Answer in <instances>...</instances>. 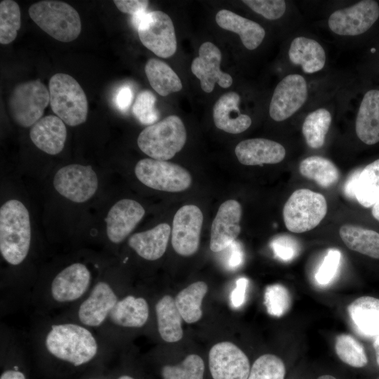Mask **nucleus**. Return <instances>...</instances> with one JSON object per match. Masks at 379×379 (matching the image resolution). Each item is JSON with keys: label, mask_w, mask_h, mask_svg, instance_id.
I'll use <instances>...</instances> for the list:
<instances>
[{"label": "nucleus", "mask_w": 379, "mask_h": 379, "mask_svg": "<svg viewBox=\"0 0 379 379\" xmlns=\"http://www.w3.org/2000/svg\"><path fill=\"white\" fill-rule=\"evenodd\" d=\"M240 96L236 92L223 94L215 102L213 117L215 126L227 133L237 134L245 131L251 125L249 116L241 114Z\"/></svg>", "instance_id": "22"}, {"label": "nucleus", "mask_w": 379, "mask_h": 379, "mask_svg": "<svg viewBox=\"0 0 379 379\" xmlns=\"http://www.w3.org/2000/svg\"><path fill=\"white\" fill-rule=\"evenodd\" d=\"M242 2L268 20L279 19L286 11V2L283 0H244Z\"/></svg>", "instance_id": "41"}, {"label": "nucleus", "mask_w": 379, "mask_h": 379, "mask_svg": "<svg viewBox=\"0 0 379 379\" xmlns=\"http://www.w3.org/2000/svg\"><path fill=\"white\" fill-rule=\"evenodd\" d=\"M264 300L269 314L277 317L286 314L291 303L288 291L281 284L268 286L265 291Z\"/></svg>", "instance_id": "39"}, {"label": "nucleus", "mask_w": 379, "mask_h": 379, "mask_svg": "<svg viewBox=\"0 0 379 379\" xmlns=\"http://www.w3.org/2000/svg\"><path fill=\"white\" fill-rule=\"evenodd\" d=\"M349 317L356 330L366 337L379 335V299L361 296L347 307Z\"/></svg>", "instance_id": "26"}, {"label": "nucleus", "mask_w": 379, "mask_h": 379, "mask_svg": "<svg viewBox=\"0 0 379 379\" xmlns=\"http://www.w3.org/2000/svg\"><path fill=\"white\" fill-rule=\"evenodd\" d=\"M299 171L302 176L315 181L324 188L335 185L340 177L335 165L329 159L319 156L308 157L301 161Z\"/></svg>", "instance_id": "32"}, {"label": "nucleus", "mask_w": 379, "mask_h": 379, "mask_svg": "<svg viewBox=\"0 0 379 379\" xmlns=\"http://www.w3.org/2000/svg\"><path fill=\"white\" fill-rule=\"evenodd\" d=\"M49 103L47 87L40 80H34L21 83L13 88L8 107L14 122L22 127H29L41 119Z\"/></svg>", "instance_id": "9"}, {"label": "nucleus", "mask_w": 379, "mask_h": 379, "mask_svg": "<svg viewBox=\"0 0 379 379\" xmlns=\"http://www.w3.org/2000/svg\"><path fill=\"white\" fill-rule=\"evenodd\" d=\"M335 350L338 358L352 367L362 368L368 363L364 346L350 334L341 333L336 337Z\"/></svg>", "instance_id": "35"}, {"label": "nucleus", "mask_w": 379, "mask_h": 379, "mask_svg": "<svg viewBox=\"0 0 379 379\" xmlns=\"http://www.w3.org/2000/svg\"><path fill=\"white\" fill-rule=\"evenodd\" d=\"M215 21L221 28L239 34L243 45L248 50L258 48L265 36L264 28L258 23L227 9L217 13Z\"/></svg>", "instance_id": "24"}, {"label": "nucleus", "mask_w": 379, "mask_h": 379, "mask_svg": "<svg viewBox=\"0 0 379 379\" xmlns=\"http://www.w3.org/2000/svg\"><path fill=\"white\" fill-rule=\"evenodd\" d=\"M207 291L208 286L205 282L197 281L177 295L175 299V305L185 322L195 323L201 318V302Z\"/></svg>", "instance_id": "31"}, {"label": "nucleus", "mask_w": 379, "mask_h": 379, "mask_svg": "<svg viewBox=\"0 0 379 379\" xmlns=\"http://www.w3.org/2000/svg\"><path fill=\"white\" fill-rule=\"evenodd\" d=\"M326 212V200L321 194L299 189L291 194L284 204L283 218L290 232L302 233L316 227Z\"/></svg>", "instance_id": "8"}, {"label": "nucleus", "mask_w": 379, "mask_h": 379, "mask_svg": "<svg viewBox=\"0 0 379 379\" xmlns=\"http://www.w3.org/2000/svg\"><path fill=\"white\" fill-rule=\"evenodd\" d=\"M354 194L357 201L366 208L379 200V159L360 171Z\"/></svg>", "instance_id": "33"}, {"label": "nucleus", "mask_w": 379, "mask_h": 379, "mask_svg": "<svg viewBox=\"0 0 379 379\" xmlns=\"http://www.w3.org/2000/svg\"><path fill=\"white\" fill-rule=\"evenodd\" d=\"M373 347L375 352L376 362L379 366V335L374 338Z\"/></svg>", "instance_id": "50"}, {"label": "nucleus", "mask_w": 379, "mask_h": 379, "mask_svg": "<svg viewBox=\"0 0 379 379\" xmlns=\"http://www.w3.org/2000/svg\"><path fill=\"white\" fill-rule=\"evenodd\" d=\"M227 248L229 250V257L227 259V267L231 270L239 267L244 260V253L241 244L234 241Z\"/></svg>", "instance_id": "47"}, {"label": "nucleus", "mask_w": 379, "mask_h": 379, "mask_svg": "<svg viewBox=\"0 0 379 379\" xmlns=\"http://www.w3.org/2000/svg\"><path fill=\"white\" fill-rule=\"evenodd\" d=\"M331 119V113L324 108L313 111L306 117L302 132L310 147L319 149L324 145Z\"/></svg>", "instance_id": "34"}, {"label": "nucleus", "mask_w": 379, "mask_h": 379, "mask_svg": "<svg viewBox=\"0 0 379 379\" xmlns=\"http://www.w3.org/2000/svg\"><path fill=\"white\" fill-rule=\"evenodd\" d=\"M341 260V253L335 248L327 251L324 260L318 269L315 279L320 285L329 284L336 274Z\"/></svg>", "instance_id": "42"}, {"label": "nucleus", "mask_w": 379, "mask_h": 379, "mask_svg": "<svg viewBox=\"0 0 379 379\" xmlns=\"http://www.w3.org/2000/svg\"><path fill=\"white\" fill-rule=\"evenodd\" d=\"M204 362L197 354H192L179 364L166 365L161 369L163 379H204Z\"/></svg>", "instance_id": "37"}, {"label": "nucleus", "mask_w": 379, "mask_h": 379, "mask_svg": "<svg viewBox=\"0 0 379 379\" xmlns=\"http://www.w3.org/2000/svg\"><path fill=\"white\" fill-rule=\"evenodd\" d=\"M156 97L148 90L140 91L133 105L132 112L143 124L152 125L159 119V113L155 107Z\"/></svg>", "instance_id": "40"}, {"label": "nucleus", "mask_w": 379, "mask_h": 379, "mask_svg": "<svg viewBox=\"0 0 379 379\" xmlns=\"http://www.w3.org/2000/svg\"><path fill=\"white\" fill-rule=\"evenodd\" d=\"M21 18L19 5L13 0L0 2V43L4 45L13 41L20 28Z\"/></svg>", "instance_id": "36"}, {"label": "nucleus", "mask_w": 379, "mask_h": 379, "mask_svg": "<svg viewBox=\"0 0 379 379\" xmlns=\"http://www.w3.org/2000/svg\"><path fill=\"white\" fill-rule=\"evenodd\" d=\"M133 98V93L131 88L127 85L122 86L115 93V105L120 111L125 112L130 107Z\"/></svg>", "instance_id": "46"}, {"label": "nucleus", "mask_w": 379, "mask_h": 379, "mask_svg": "<svg viewBox=\"0 0 379 379\" xmlns=\"http://www.w3.org/2000/svg\"><path fill=\"white\" fill-rule=\"evenodd\" d=\"M158 332L167 343H175L183 335L182 317L175 305V299L166 295L155 305Z\"/></svg>", "instance_id": "28"}, {"label": "nucleus", "mask_w": 379, "mask_h": 379, "mask_svg": "<svg viewBox=\"0 0 379 379\" xmlns=\"http://www.w3.org/2000/svg\"><path fill=\"white\" fill-rule=\"evenodd\" d=\"M288 56L293 64L300 65L307 74L321 70L326 62L323 47L317 41L304 36H298L292 41Z\"/></svg>", "instance_id": "27"}, {"label": "nucleus", "mask_w": 379, "mask_h": 379, "mask_svg": "<svg viewBox=\"0 0 379 379\" xmlns=\"http://www.w3.org/2000/svg\"><path fill=\"white\" fill-rule=\"evenodd\" d=\"M35 336V348L59 362L81 367L93 361L110 343L94 330L69 319L45 321Z\"/></svg>", "instance_id": "1"}, {"label": "nucleus", "mask_w": 379, "mask_h": 379, "mask_svg": "<svg viewBox=\"0 0 379 379\" xmlns=\"http://www.w3.org/2000/svg\"><path fill=\"white\" fill-rule=\"evenodd\" d=\"M379 17V6L373 0L361 1L331 14L328 24L332 32L343 36H357L366 32Z\"/></svg>", "instance_id": "12"}, {"label": "nucleus", "mask_w": 379, "mask_h": 379, "mask_svg": "<svg viewBox=\"0 0 379 379\" xmlns=\"http://www.w3.org/2000/svg\"><path fill=\"white\" fill-rule=\"evenodd\" d=\"M88 379H98V378H88Z\"/></svg>", "instance_id": "55"}, {"label": "nucleus", "mask_w": 379, "mask_h": 379, "mask_svg": "<svg viewBox=\"0 0 379 379\" xmlns=\"http://www.w3.org/2000/svg\"><path fill=\"white\" fill-rule=\"evenodd\" d=\"M95 282L86 264L72 262L51 279L46 290L39 291L40 299L47 309L71 308L88 295Z\"/></svg>", "instance_id": "3"}, {"label": "nucleus", "mask_w": 379, "mask_h": 379, "mask_svg": "<svg viewBox=\"0 0 379 379\" xmlns=\"http://www.w3.org/2000/svg\"><path fill=\"white\" fill-rule=\"evenodd\" d=\"M142 206L133 199H123L109 210L105 219L108 240L119 244L132 232L145 215Z\"/></svg>", "instance_id": "18"}, {"label": "nucleus", "mask_w": 379, "mask_h": 379, "mask_svg": "<svg viewBox=\"0 0 379 379\" xmlns=\"http://www.w3.org/2000/svg\"><path fill=\"white\" fill-rule=\"evenodd\" d=\"M48 91L52 111L65 124L77 126L86 121L87 97L74 78L64 73L55 74L49 80Z\"/></svg>", "instance_id": "6"}, {"label": "nucleus", "mask_w": 379, "mask_h": 379, "mask_svg": "<svg viewBox=\"0 0 379 379\" xmlns=\"http://www.w3.org/2000/svg\"><path fill=\"white\" fill-rule=\"evenodd\" d=\"M371 51L372 53H374V52L375 51V48H371Z\"/></svg>", "instance_id": "54"}, {"label": "nucleus", "mask_w": 379, "mask_h": 379, "mask_svg": "<svg viewBox=\"0 0 379 379\" xmlns=\"http://www.w3.org/2000/svg\"><path fill=\"white\" fill-rule=\"evenodd\" d=\"M114 3L121 12L132 15L146 11L149 5L147 0H114Z\"/></svg>", "instance_id": "44"}, {"label": "nucleus", "mask_w": 379, "mask_h": 379, "mask_svg": "<svg viewBox=\"0 0 379 379\" xmlns=\"http://www.w3.org/2000/svg\"><path fill=\"white\" fill-rule=\"evenodd\" d=\"M29 15L43 31L62 42L74 41L81 31L79 14L63 1L44 0L33 4Z\"/></svg>", "instance_id": "4"}, {"label": "nucleus", "mask_w": 379, "mask_h": 379, "mask_svg": "<svg viewBox=\"0 0 379 379\" xmlns=\"http://www.w3.org/2000/svg\"><path fill=\"white\" fill-rule=\"evenodd\" d=\"M307 98V82L300 74L286 76L276 86L269 113L276 121H282L295 113Z\"/></svg>", "instance_id": "15"}, {"label": "nucleus", "mask_w": 379, "mask_h": 379, "mask_svg": "<svg viewBox=\"0 0 379 379\" xmlns=\"http://www.w3.org/2000/svg\"><path fill=\"white\" fill-rule=\"evenodd\" d=\"M248 284V280L245 277L237 280L236 286L230 295L231 304L233 307L239 308L244 303Z\"/></svg>", "instance_id": "45"}, {"label": "nucleus", "mask_w": 379, "mask_h": 379, "mask_svg": "<svg viewBox=\"0 0 379 379\" xmlns=\"http://www.w3.org/2000/svg\"><path fill=\"white\" fill-rule=\"evenodd\" d=\"M208 366L213 379H248L251 370L246 354L231 342H220L211 348Z\"/></svg>", "instance_id": "14"}, {"label": "nucleus", "mask_w": 379, "mask_h": 379, "mask_svg": "<svg viewBox=\"0 0 379 379\" xmlns=\"http://www.w3.org/2000/svg\"><path fill=\"white\" fill-rule=\"evenodd\" d=\"M339 234L350 249L368 257L379 259V233L352 225H344Z\"/></svg>", "instance_id": "29"}, {"label": "nucleus", "mask_w": 379, "mask_h": 379, "mask_svg": "<svg viewBox=\"0 0 379 379\" xmlns=\"http://www.w3.org/2000/svg\"><path fill=\"white\" fill-rule=\"evenodd\" d=\"M371 213L379 221V200L372 206Z\"/></svg>", "instance_id": "51"}, {"label": "nucleus", "mask_w": 379, "mask_h": 379, "mask_svg": "<svg viewBox=\"0 0 379 379\" xmlns=\"http://www.w3.org/2000/svg\"><path fill=\"white\" fill-rule=\"evenodd\" d=\"M241 206L236 200L230 199L219 207L211 229L210 249L220 252L235 241L241 232Z\"/></svg>", "instance_id": "19"}, {"label": "nucleus", "mask_w": 379, "mask_h": 379, "mask_svg": "<svg viewBox=\"0 0 379 379\" xmlns=\"http://www.w3.org/2000/svg\"><path fill=\"white\" fill-rule=\"evenodd\" d=\"M29 137L38 149L48 154L55 155L65 147L67 128L58 117L48 115L32 126Z\"/></svg>", "instance_id": "21"}, {"label": "nucleus", "mask_w": 379, "mask_h": 379, "mask_svg": "<svg viewBox=\"0 0 379 379\" xmlns=\"http://www.w3.org/2000/svg\"><path fill=\"white\" fill-rule=\"evenodd\" d=\"M274 255L283 261H289L297 255L296 243L287 236H279L270 244Z\"/></svg>", "instance_id": "43"}, {"label": "nucleus", "mask_w": 379, "mask_h": 379, "mask_svg": "<svg viewBox=\"0 0 379 379\" xmlns=\"http://www.w3.org/2000/svg\"><path fill=\"white\" fill-rule=\"evenodd\" d=\"M360 173V171H354L347 181L345 187V191L346 194L350 198H355L354 191L357 182V177Z\"/></svg>", "instance_id": "49"}, {"label": "nucleus", "mask_w": 379, "mask_h": 379, "mask_svg": "<svg viewBox=\"0 0 379 379\" xmlns=\"http://www.w3.org/2000/svg\"><path fill=\"white\" fill-rule=\"evenodd\" d=\"M0 379H27V377L18 365H13L2 371Z\"/></svg>", "instance_id": "48"}, {"label": "nucleus", "mask_w": 379, "mask_h": 379, "mask_svg": "<svg viewBox=\"0 0 379 379\" xmlns=\"http://www.w3.org/2000/svg\"><path fill=\"white\" fill-rule=\"evenodd\" d=\"M29 213L18 199L6 201L0 208V253L11 266L21 265L31 247Z\"/></svg>", "instance_id": "2"}, {"label": "nucleus", "mask_w": 379, "mask_h": 379, "mask_svg": "<svg viewBox=\"0 0 379 379\" xmlns=\"http://www.w3.org/2000/svg\"><path fill=\"white\" fill-rule=\"evenodd\" d=\"M203 213L195 205H185L175 213L171 230L175 251L182 256L194 254L199 246Z\"/></svg>", "instance_id": "13"}, {"label": "nucleus", "mask_w": 379, "mask_h": 379, "mask_svg": "<svg viewBox=\"0 0 379 379\" xmlns=\"http://www.w3.org/2000/svg\"><path fill=\"white\" fill-rule=\"evenodd\" d=\"M357 137L366 145L379 142V91L371 90L364 95L356 119Z\"/></svg>", "instance_id": "25"}, {"label": "nucleus", "mask_w": 379, "mask_h": 379, "mask_svg": "<svg viewBox=\"0 0 379 379\" xmlns=\"http://www.w3.org/2000/svg\"><path fill=\"white\" fill-rule=\"evenodd\" d=\"M286 368L279 357L265 354L253 364L248 379H284Z\"/></svg>", "instance_id": "38"}, {"label": "nucleus", "mask_w": 379, "mask_h": 379, "mask_svg": "<svg viewBox=\"0 0 379 379\" xmlns=\"http://www.w3.org/2000/svg\"><path fill=\"white\" fill-rule=\"evenodd\" d=\"M117 379H135V378L128 375H120Z\"/></svg>", "instance_id": "53"}, {"label": "nucleus", "mask_w": 379, "mask_h": 379, "mask_svg": "<svg viewBox=\"0 0 379 379\" xmlns=\"http://www.w3.org/2000/svg\"><path fill=\"white\" fill-rule=\"evenodd\" d=\"M149 316V307L145 298L131 294L120 296L100 335L108 342L112 328H139L146 324Z\"/></svg>", "instance_id": "16"}, {"label": "nucleus", "mask_w": 379, "mask_h": 379, "mask_svg": "<svg viewBox=\"0 0 379 379\" xmlns=\"http://www.w3.org/2000/svg\"><path fill=\"white\" fill-rule=\"evenodd\" d=\"M145 72L152 88L160 95L166 96L182 88L180 79L166 62L156 58L147 60Z\"/></svg>", "instance_id": "30"}, {"label": "nucleus", "mask_w": 379, "mask_h": 379, "mask_svg": "<svg viewBox=\"0 0 379 379\" xmlns=\"http://www.w3.org/2000/svg\"><path fill=\"white\" fill-rule=\"evenodd\" d=\"M186 140L182 120L176 115H170L145 128L137 142L140 149L150 158L166 161L182 149Z\"/></svg>", "instance_id": "5"}, {"label": "nucleus", "mask_w": 379, "mask_h": 379, "mask_svg": "<svg viewBox=\"0 0 379 379\" xmlns=\"http://www.w3.org/2000/svg\"><path fill=\"white\" fill-rule=\"evenodd\" d=\"M234 152L239 161L246 166L277 164L286 155L283 145L265 138L242 140L236 146Z\"/></svg>", "instance_id": "20"}, {"label": "nucleus", "mask_w": 379, "mask_h": 379, "mask_svg": "<svg viewBox=\"0 0 379 379\" xmlns=\"http://www.w3.org/2000/svg\"><path fill=\"white\" fill-rule=\"evenodd\" d=\"M171 229L167 223H160L154 227L131 235L128 244L140 258L156 260L166 252Z\"/></svg>", "instance_id": "23"}, {"label": "nucleus", "mask_w": 379, "mask_h": 379, "mask_svg": "<svg viewBox=\"0 0 379 379\" xmlns=\"http://www.w3.org/2000/svg\"><path fill=\"white\" fill-rule=\"evenodd\" d=\"M135 174L142 184L159 191L182 192L192 183L191 175L181 166L152 158L138 161L135 166Z\"/></svg>", "instance_id": "10"}, {"label": "nucleus", "mask_w": 379, "mask_h": 379, "mask_svg": "<svg viewBox=\"0 0 379 379\" xmlns=\"http://www.w3.org/2000/svg\"><path fill=\"white\" fill-rule=\"evenodd\" d=\"M221 59L220 49L214 44L206 41L199 47V56L192 62V72L200 80L201 88L206 93H211L216 83L225 88L232 84V77L220 68Z\"/></svg>", "instance_id": "17"}, {"label": "nucleus", "mask_w": 379, "mask_h": 379, "mask_svg": "<svg viewBox=\"0 0 379 379\" xmlns=\"http://www.w3.org/2000/svg\"><path fill=\"white\" fill-rule=\"evenodd\" d=\"M317 379H336L334 376L331 375H323L319 376Z\"/></svg>", "instance_id": "52"}, {"label": "nucleus", "mask_w": 379, "mask_h": 379, "mask_svg": "<svg viewBox=\"0 0 379 379\" xmlns=\"http://www.w3.org/2000/svg\"><path fill=\"white\" fill-rule=\"evenodd\" d=\"M53 184L63 197L74 203H84L97 192L98 178L91 166L72 164L55 173Z\"/></svg>", "instance_id": "11"}, {"label": "nucleus", "mask_w": 379, "mask_h": 379, "mask_svg": "<svg viewBox=\"0 0 379 379\" xmlns=\"http://www.w3.org/2000/svg\"><path fill=\"white\" fill-rule=\"evenodd\" d=\"M141 43L156 55L167 58L177 50L175 28L171 18L161 11L141 12L132 17Z\"/></svg>", "instance_id": "7"}]
</instances>
